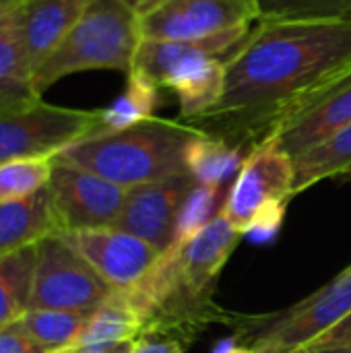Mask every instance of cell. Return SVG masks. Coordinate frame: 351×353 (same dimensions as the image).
<instances>
[{"label":"cell","instance_id":"cell-1","mask_svg":"<svg viewBox=\"0 0 351 353\" xmlns=\"http://www.w3.org/2000/svg\"><path fill=\"white\" fill-rule=\"evenodd\" d=\"M350 74L351 19H259L217 103L186 124L250 153Z\"/></svg>","mask_w":351,"mask_h":353},{"label":"cell","instance_id":"cell-2","mask_svg":"<svg viewBox=\"0 0 351 353\" xmlns=\"http://www.w3.org/2000/svg\"><path fill=\"white\" fill-rule=\"evenodd\" d=\"M199 134V128L182 120L153 116L122 130L83 139L56 155L54 161L83 168L122 188H134L188 174L186 147Z\"/></svg>","mask_w":351,"mask_h":353},{"label":"cell","instance_id":"cell-3","mask_svg":"<svg viewBox=\"0 0 351 353\" xmlns=\"http://www.w3.org/2000/svg\"><path fill=\"white\" fill-rule=\"evenodd\" d=\"M252 27H238L207 39H143L132 68L149 74L161 89H170L180 103V120L190 122L221 97L228 60Z\"/></svg>","mask_w":351,"mask_h":353},{"label":"cell","instance_id":"cell-4","mask_svg":"<svg viewBox=\"0 0 351 353\" xmlns=\"http://www.w3.org/2000/svg\"><path fill=\"white\" fill-rule=\"evenodd\" d=\"M143 41L139 14L124 0H93L60 46L35 70L43 93L54 83L83 70H120L128 74Z\"/></svg>","mask_w":351,"mask_h":353},{"label":"cell","instance_id":"cell-5","mask_svg":"<svg viewBox=\"0 0 351 353\" xmlns=\"http://www.w3.org/2000/svg\"><path fill=\"white\" fill-rule=\"evenodd\" d=\"M294 159L275 139L257 145L234 178L221 213L242 236H271L294 194Z\"/></svg>","mask_w":351,"mask_h":353},{"label":"cell","instance_id":"cell-6","mask_svg":"<svg viewBox=\"0 0 351 353\" xmlns=\"http://www.w3.org/2000/svg\"><path fill=\"white\" fill-rule=\"evenodd\" d=\"M351 314V267L304 302L265 319H248L244 353H296Z\"/></svg>","mask_w":351,"mask_h":353},{"label":"cell","instance_id":"cell-7","mask_svg":"<svg viewBox=\"0 0 351 353\" xmlns=\"http://www.w3.org/2000/svg\"><path fill=\"white\" fill-rule=\"evenodd\" d=\"M112 292V285L60 234L35 244L29 310L93 312Z\"/></svg>","mask_w":351,"mask_h":353},{"label":"cell","instance_id":"cell-8","mask_svg":"<svg viewBox=\"0 0 351 353\" xmlns=\"http://www.w3.org/2000/svg\"><path fill=\"white\" fill-rule=\"evenodd\" d=\"M99 130V110H72L39 101L25 112L0 116V163L33 157L54 159Z\"/></svg>","mask_w":351,"mask_h":353},{"label":"cell","instance_id":"cell-9","mask_svg":"<svg viewBox=\"0 0 351 353\" xmlns=\"http://www.w3.org/2000/svg\"><path fill=\"white\" fill-rule=\"evenodd\" d=\"M261 19L254 0H161L139 14L143 39H207Z\"/></svg>","mask_w":351,"mask_h":353},{"label":"cell","instance_id":"cell-10","mask_svg":"<svg viewBox=\"0 0 351 353\" xmlns=\"http://www.w3.org/2000/svg\"><path fill=\"white\" fill-rule=\"evenodd\" d=\"M52 176L48 182L60 234L93 228H114L126 188L77 165L52 159Z\"/></svg>","mask_w":351,"mask_h":353},{"label":"cell","instance_id":"cell-11","mask_svg":"<svg viewBox=\"0 0 351 353\" xmlns=\"http://www.w3.org/2000/svg\"><path fill=\"white\" fill-rule=\"evenodd\" d=\"M194 184L188 174H180L126 188V199L114 228L141 238L163 254L174 240L180 209Z\"/></svg>","mask_w":351,"mask_h":353},{"label":"cell","instance_id":"cell-12","mask_svg":"<svg viewBox=\"0 0 351 353\" xmlns=\"http://www.w3.org/2000/svg\"><path fill=\"white\" fill-rule=\"evenodd\" d=\"M60 236L118 292L134 288L161 256L151 244L116 228L77 230Z\"/></svg>","mask_w":351,"mask_h":353},{"label":"cell","instance_id":"cell-13","mask_svg":"<svg viewBox=\"0 0 351 353\" xmlns=\"http://www.w3.org/2000/svg\"><path fill=\"white\" fill-rule=\"evenodd\" d=\"M348 124H351V74L298 112L275 134V141L296 159Z\"/></svg>","mask_w":351,"mask_h":353},{"label":"cell","instance_id":"cell-14","mask_svg":"<svg viewBox=\"0 0 351 353\" xmlns=\"http://www.w3.org/2000/svg\"><path fill=\"white\" fill-rule=\"evenodd\" d=\"M93 0H21L17 23L27 60L35 70L60 46Z\"/></svg>","mask_w":351,"mask_h":353},{"label":"cell","instance_id":"cell-15","mask_svg":"<svg viewBox=\"0 0 351 353\" xmlns=\"http://www.w3.org/2000/svg\"><path fill=\"white\" fill-rule=\"evenodd\" d=\"M39 101L41 93L35 87L14 8L0 25V116L25 112Z\"/></svg>","mask_w":351,"mask_h":353},{"label":"cell","instance_id":"cell-16","mask_svg":"<svg viewBox=\"0 0 351 353\" xmlns=\"http://www.w3.org/2000/svg\"><path fill=\"white\" fill-rule=\"evenodd\" d=\"M56 234H60V225L48 186L23 201L0 205V256L35 246Z\"/></svg>","mask_w":351,"mask_h":353},{"label":"cell","instance_id":"cell-17","mask_svg":"<svg viewBox=\"0 0 351 353\" xmlns=\"http://www.w3.org/2000/svg\"><path fill=\"white\" fill-rule=\"evenodd\" d=\"M143 325L124 298L114 290L112 296L89 316L85 329L68 347L72 353H106L126 341H134ZM64 352V350H62Z\"/></svg>","mask_w":351,"mask_h":353},{"label":"cell","instance_id":"cell-18","mask_svg":"<svg viewBox=\"0 0 351 353\" xmlns=\"http://www.w3.org/2000/svg\"><path fill=\"white\" fill-rule=\"evenodd\" d=\"M246 155H248L246 151L232 147L221 139L201 132L186 147L184 163L188 176L197 184L221 190V186L228 180L238 176Z\"/></svg>","mask_w":351,"mask_h":353},{"label":"cell","instance_id":"cell-19","mask_svg":"<svg viewBox=\"0 0 351 353\" xmlns=\"http://www.w3.org/2000/svg\"><path fill=\"white\" fill-rule=\"evenodd\" d=\"M294 194H300L329 178L351 176V124L298 155L294 159Z\"/></svg>","mask_w":351,"mask_h":353},{"label":"cell","instance_id":"cell-20","mask_svg":"<svg viewBox=\"0 0 351 353\" xmlns=\"http://www.w3.org/2000/svg\"><path fill=\"white\" fill-rule=\"evenodd\" d=\"M159 91H161V87L149 74H145L139 68H132L126 74L124 91L108 108L99 110V114H101V130L99 132L122 130V128H128L143 120L153 118L155 110L161 103Z\"/></svg>","mask_w":351,"mask_h":353},{"label":"cell","instance_id":"cell-21","mask_svg":"<svg viewBox=\"0 0 351 353\" xmlns=\"http://www.w3.org/2000/svg\"><path fill=\"white\" fill-rule=\"evenodd\" d=\"M35 271V246L0 256V329L29 310Z\"/></svg>","mask_w":351,"mask_h":353},{"label":"cell","instance_id":"cell-22","mask_svg":"<svg viewBox=\"0 0 351 353\" xmlns=\"http://www.w3.org/2000/svg\"><path fill=\"white\" fill-rule=\"evenodd\" d=\"M95 312V310H93ZM93 312L77 310H27L21 319L27 333L48 353L68 350L85 329Z\"/></svg>","mask_w":351,"mask_h":353},{"label":"cell","instance_id":"cell-23","mask_svg":"<svg viewBox=\"0 0 351 353\" xmlns=\"http://www.w3.org/2000/svg\"><path fill=\"white\" fill-rule=\"evenodd\" d=\"M52 159H12L0 163V205L23 201L43 190L52 176Z\"/></svg>","mask_w":351,"mask_h":353},{"label":"cell","instance_id":"cell-24","mask_svg":"<svg viewBox=\"0 0 351 353\" xmlns=\"http://www.w3.org/2000/svg\"><path fill=\"white\" fill-rule=\"evenodd\" d=\"M219 196H221V190L194 184V188L188 192V196L180 209L174 240L168 250H180L219 213V209H221Z\"/></svg>","mask_w":351,"mask_h":353},{"label":"cell","instance_id":"cell-25","mask_svg":"<svg viewBox=\"0 0 351 353\" xmlns=\"http://www.w3.org/2000/svg\"><path fill=\"white\" fill-rule=\"evenodd\" d=\"M261 19H351V0H259Z\"/></svg>","mask_w":351,"mask_h":353},{"label":"cell","instance_id":"cell-26","mask_svg":"<svg viewBox=\"0 0 351 353\" xmlns=\"http://www.w3.org/2000/svg\"><path fill=\"white\" fill-rule=\"evenodd\" d=\"M188 339L161 329H143L132 341L130 353H184Z\"/></svg>","mask_w":351,"mask_h":353},{"label":"cell","instance_id":"cell-27","mask_svg":"<svg viewBox=\"0 0 351 353\" xmlns=\"http://www.w3.org/2000/svg\"><path fill=\"white\" fill-rule=\"evenodd\" d=\"M0 353H48L23 327L21 319L0 329Z\"/></svg>","mask_w":351,"mask_h":353},{"label":"cell","instance_id":"cell-28","mask_svg":"<svg viewBox=\"0 0 351 353\" xmlns=\"http://www.w3.org/2000/svg\"><path fill=\"white\" fill-rule=\"evenodd\" d=\"M351 343V314H348L341 323H337L335 327H331L329 331H325L321 337H317L314 341H310L306 347L302 350H327V347H341V345H350Z\"/></svg>","mask_w":351,"mask_h":353},{"label":"cell","instance_id":"cell-29","mask_svg":"<svg viewBox=\"0 0 351 353\" xmlns=\"http://www.w3.org/2000/svg\"><path fill=\"white\" fill-rule=\"evenodd\" d=\"M137 14H143V12H147L149 8H153L157 2H161V0H124Z\"/></svg>","mask_w":351,"mask_h":353},{"label":"cell","instance_id":"cell-30","mask_svg":"<svg viewBox=\"0 0 351 353\" xmlns=\"http://www.w3.org/2000/svg\"><path fill=\"white\" fill-rule=\"evenodd\" d=\"M21 0H0V25L8 19V14L19 6Z\"/></svg>","mask_w":351,"mask_h":353},{"label":"cell","instance_id":"cell-31","mask_svg":"<svg viewBox=\"0 0 351 353\" xmlns=\"http://www.w3.org/2000/svg\"><path fill=\"white\" fill-rule=\"evenodd\" d=\"M296 353H351V343L341 347H327V350H300Z\"/></svg>","mask_w":351,"mask_h":353},{"label":"cell","instance_id":"cell-32","mask_svg":"<svg viewBox=\"0 0 351 353\" xmlns=\"http://www.w3.org/2000/svg\"><path fill=\"white\" fill-rule=\"evenodd\" d=\"M130 350H132V341H126V343H122V345H118V347H114V350L106 353H130Z\"/></svg>","mask_w":351,"mask_h":353},{"label":"cell","instance_id":"cell-33","mask_svg":"<svg viewBox=\"0 0 351 353\" xmlns=\"http://www.w3.org/2000/svg\"><path fill=\"white\" fill-rule=\"evenodd\" d=\"M56 353H72V352H68V350H64V352H56Z\"/></svg>","mask_w":351,"mask_h":353},{"label":"cell","instance_id":"cell-34","mask_svg":"<svg viewBox=\"0 0 351 353\" xmlns=\"http://www.w3.org/2000/svg\"><path fill=\"white\" fill-rule=\"evenodd\" d=\"M254 2H259V0H254Z\"/></svg>","mask_w":351,"mask_h":353}]
</instances>
